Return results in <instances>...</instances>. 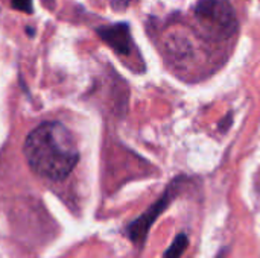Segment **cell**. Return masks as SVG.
<instances>
[{
	"mask_svg": "<svg viewBox=\"0 0 260 258\" xmlns=\"http://www.w3.org/2000/svg\"><path fill=\"white\" fill-rule=\"evenodd\" d=\"M110 5L114 8V9H125L126 6H129L134 0H108Z\"/></svg>",
	"mask_w": 260,
	"mask_h": 258,
	"instance_id": "ba28073f",
	"label": "cell"
},
{
	"mask_svg": "<svg viewBox=\"0 0 260 258\" xmlns=\"http://www.w3.org/2000/svg\"><path fill=\"white\" fill-rule=\"evenodd\" d=\"M187 246H189V237H187V234L181 233L174 239L171 246L166 249L163 258H181L184 251L187 249Z\"/></svg>",
	"mask_w": 260,
	"mask_h": 258,
	"instance_id": "5b68a950",
	"label": "cell"
},
{
	"mask_svg": "<svg viewBox=\"0 0 260 258\" xmlns=\"http://www.w3.org/2000/svg\"><path fill=\"white\" fill-rule=\"evenodd\" d=\"M23 152L30 169L50 181L67 178L79 161V152L69 129L58 122H46L26 138Z\"/></svg>",
	"mask_w": 260,
	"mask_h": 258,
	"instance_id": "6da1fadb",
	"label": "cell"
},
{
	"mask_svg": "<svg viewBox=\"0 0 260 258\" xmlns=\"http://www.w3.org/2000/svg\"><path fill=\"white\" fill-rule=\"evenodd\" d=\"M193 14L198 23L218 38H229L238 29L236 11L230 0H198Z\"/></svg>",
	"mask_w": 260,
	"mask_h": 258,
	"instance_id": "7a4b0ae2",
	"label": "cell"
},
{
	"mask_svg": "<svg viewBox=\"0 0 260 258\" xmlns=\"http://www.w3.org/2000/svg\"><path fill=\"white\" fill-rule=\"evenodd\" d=\"M184 179L183 178H177L174 179L168 189L165 190V193L143 213L140 214L137 219H134L133 222L128 224L126 227V234L129 237V240L136 245V246H143L146 239H148V234H149V230L151 227L155 224V220L169 208L171 202L180 195V190H181V182Z\"/></svg>",
	"mask_w": 260,
	"mask_h": 258,
	"instance_id": "3957f363",
	"label": "cell"
},
{
	"mask_svg": "<svg viewBox=\"0 0 260 258\" xmlns=\"http://www.w3.org/2000/svg\"><path fill=\"white\" fill-rule=\"evenodd\" d=\"M11 6L20 12L24 14H32L34 12V6H32V0H11Z\"/></svg>",
	"mask_w": 260,
	"mask_h": 258,
	"instance_id": "52a82bcc",
	"label": "cell"
},
{
	"mask_svg": "<svg viewBox=\"0 0 260 258\" xmlns=\"http://www.w3.org/2000/svg\"><path fill=\"white\" fill-rule=\"evenodd\" d=\"M168 49H169V52H171L174 56H177V58L183 56V58H184V56H189V55H190L192 46H190L189 40L186 41V40L177 38V40H172V41L168 44Z\"/></svg>",
	"mask_w": 260,
	"mask_h": 258,
	"instance_id": "8992f818",
	"label": "cell"
},
{
	"mask_svg": "<svg viewBox=\"0 0 260 258\" xmlns=\"http://www.w3.org/2000/svg\"><path fill=\"white\" fill-rule=\"evenodd\" d=\"M101 40L108 44L117 55L128 56L134 50V43L128 23H116L110 26H102L98 30Z\"/></svg>",
	"mask_w": 260,
	"mask_h": 258,
	"instance_id": "277c9868",
	"label": "cell"
}]
</instances>
